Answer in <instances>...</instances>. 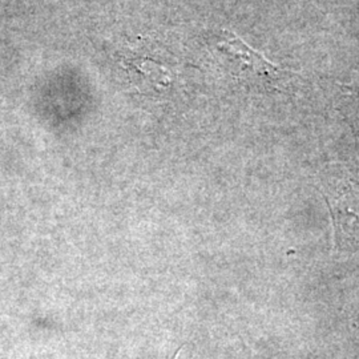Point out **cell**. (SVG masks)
<instances>
[{
	"instance_id": "1",
	"label": "cell",
	"mask_w": 359,
	"mask_h": 359,
	"mask_svg": "<svg viewBox=\"0 0 359 359\" xmlns=\"http://www.w3.org/2000/svg\"><path fill=\"white\" fill-rule=\"evenodd\" d=\"M217 50L243 76L268 79L276 77L278 74L277 67L266 60L264 55L248 47L241 39L233 34H225L217 43Z\"/></svg>"
},
{
	"instance_id": "2",
	"label": "cell",
	"mask_w": 359,
	"mask_h": 359,
	"mask_svg": "<svg viewBox=\"0 0 359 359\" xmlns=\"http://www.w3.org/2000/svg\"><path fill=\"white\" fill-rule=\"evenodd\" d=\"M180 350H181V348H179V350L175 353V355H173V358L172 359H177V357H179Z\"/></svg>"
}]
</instances>
